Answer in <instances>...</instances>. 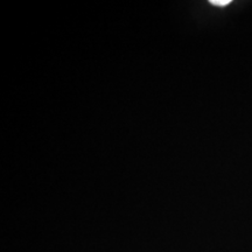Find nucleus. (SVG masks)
I'll list each match as a JSON object with an SVG mask.
<instances>
[{"label":"nucleus","instance_id":"f257e3e1","mask_svg":"<svg viewBox=\"0 0 252 252\" xmlns=\"http://www.w3.org/2000/svg\"><path fill=\"white\" fill-rule=\"evenodd\" d=\"M210 4L215 5V6H225L230 4V0H212Z\"/></svg>","mask_w":252,"mask_h":252}]
</instances>
